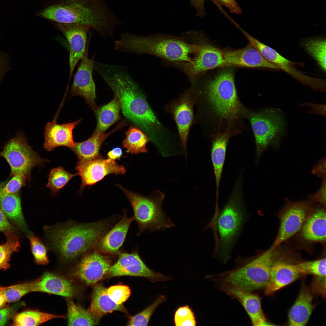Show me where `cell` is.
I'll return each mask as SVG.
<instances>
[{
    "instance_id": "obj_1",
    "label": "cell",
    "mask_w": 326,
    "mask_h": 326,
    "mask_svg": "<svg viewBox=\"0 0 326 326\" xmlns=\"http://www.w3.org/2000/svg\"><path fill=\"white\" fill-rule=\"evenodd\" d=\"M197 112L195 123L210 138L229 130L238 135L246 129L244 123L248 108L240 100L232 69L223 70L201 85H192Z\"/></svg>"
},
{
    "instance_id": "obj_2",
    "label": "cell",
    "mask_w": 326,
    "mask_h": 326,
    "mask_svg": "<svg viewBox=\"0 0 326 326\" xmlns=\"http://www.w3.org/2000/svg\"><path fill=\"white\" fill-rule=\"evenodd\" d=\"M94 69L119 101L123 114L156 142L164 138L168 128L159 120L145 96L123 66L94 61Z\"/></svg>"
},
{
    "instance_id": "obj_3",
    "label": "cell",
    "mask_w": 326,
    "mask_h": 326,
    "mask_svg": "<svg viewBox=\"0 0 326 326\" xmlns=\"http://www.w3.org/2000/svg\"><path fill=\"white\" fill-rule=\"evenodd\" d=\"M36 14L54 22L86 25L104 38L113 36L121 24L105 0H55Z\"/></svg>"
},
{
    "instance_id": "obj_4",
    "label": "cell",
    "mask_w": 326,
    "mask_h": 326,
    "mask_svg": "<svg viewBox=\"0 0 326 326\" xmlns=\"http://www.w3.org/2000/svg\"><path fill=\"white\" fill-rule=\"evenodd\" d=\"M110 219L81 223L69 221L43 228L48 249L62 259L70 261L96 247L112 224Z\"/></svg>"
},
{
    "instance_id": "obj_5",
    "label": "cell",
    "mask_w": 326,
    "mask_h": 326,
    "mask_svg": "<svg viewBox=\"0 0 326 326\" xmlns=\"http://www.w3.org/2000/svg\"><path fill=\"white\" fill-rule=\"evenodd\" d=\"M113 46L115 50L135 54L152 55L173 63L191 62L200 44L177 37L139 35L126 32L114 42Z\"/></svg>"
},
{
    "instance_id": "obj_6",
    "label": "cell",
    "mask_w": 326,
    "mask_h": 326,
    "mask_svg": "<svg viewBox=\"0 0 326 326\" xmlns=\"http://www.w3.org/2000/svg\"><path fill=\"white\" fill-rule=\"evenodd\" d=\"M241 180L238 179L227 202L221 210L216 211L214 222L210 223H214L217 234L215 252L224 262L229 258L245 220Z\"/></svg>"
},
{
    "instance_id": "obj_7",
    "label": "cell",
    "mask_w": 326,
    "mask_h": 326,
    "mask_svg": "<svg viewBox=\"0 0 326 326\" xmlns=\"http://www.w3.org/2000/svg\"><path fill=\"white\" fill-rule=\"evenodd\" d=\"M245 119L249 122L254 137L257 163L268 147H279L281 139L285 134V117L278 109H248Z\"/></svg>"
},
{
    "instance_id": "obj_8",
    "label": "cell",
    "mask_w": 326,
    "mask_h": 326,
    "mask_svg": "<svg viewBox=\"0 0 326 326\" xmlns=\"http://www.w3.org/2000/svg\"><path fill=\"white\" fill-rule=\"evenodd\" d=\"M118 186L132 206L134 220L139 228L138 234L147 230L160 231L174 226L162 209L165 195L161 192L155 190L150 196L145 197L127 190L121 185Z\"/></svg>"
},
{
    "instance_id": "obj_9",
    "label": "cell",
    "mask_w": 326,
    "mask_h": 326,
    "mask_svg": "<svg viewBox=\"0 0 326 326\" xmlns=\"http://www.w3.org/2000/svg\"><path fill=\"white\" fill-rule=\"evenodd\" d=\"M275 249L271 247L243 266L228 273L223 281L230 286L249 292L265 287L276 261Z\"/></svg>"
},
{
    "instance_id": "obj_10",
    "label": "cell",
    "mask_w": 326,
    "mask_h": 326,
    "mask_svg": "<svg viewBox=\"0 0 326 326\" xmlns=\"http://www.w3.org/2000/svg\"><path fill=\"white\" fill-rule=\"evenodd\" d=\"M0 156L3 158L11 168L10 176L21 173L30 179L32 169L41 166L49 162L41 158L28 144L24 133L18 131L9 140L0 152Z\"/></svg>"
},
{
    "instance_id": "obj_11",
    "label": "cell",
    "mask_w": 326,
    "mask_h": 326,
    "mask_svg": "<svg viewBox=\"0 0 326 326\" xmlns=\"http://www.w3.org/2000/svg\"><path fill=\"white\" fill-rule=\"evenodd\" d=\"M195 100L191 87L185 90L164 108L170 114L177 126L181 146L187 157V144L190 129L195 123L194 108Z\"/></svg>"
},
{
    "instance_id": "obj_12",
    "label": "cell",
    "mask_w": 326,
    "mask_h": 326,
    "mask_svg": "<svg viewBox=\"0 0 326 326\" xmlns=\"http://www.w3.org/2000/svg\"><path fill=\"white\" fill-rule=\"evenodd\" d=\"M173 63L188 77L192 85L205 72L227 66L223 52L213 46L203 43H200L199 49L191 62Z\"/></svg>"
},
{
    "instance_id": "obj_13",
    "label": "cell",
    "mask_w": 326,
    "mask_h": 326,
    "mask_svg": "<svg viewBox=\"0 0 326 326\" xmlns=\"http://www.w3.org/2000/svg\"><path fill=\"white\" fill-rule=\"evenodd\" d=\"M76 170L82 178L81 191L86 186L95 184L108 174H123L126 172L125 167L117 164L115 160L109 158L105 159L100 155L90 160H79Z\"/></svg>"
},
{
    "instance_id": "obj_14",
    "label": "cell",
    "mask_w": 326,
    "mask_h": 326,
    "mask_svg": "<svg viewBox=\"0 0 326 326\" xmlns=\"http://www.w3.org/2000/svg\"><path fill=\"white\" fill-rule=\"evenodd\" d=\"M106 274L110 277L123 276L142 277L153 282L171 280L170 277L151 270L137 252L121 254L117 262L110 266Z\"/></svg>"
},
{
    "instance_id": "obj_15",
    "label": "cell",
    "mask_w": 326,
    "mask_h": 326,
    "mask_svg": "<svg viewBox=\"0 0 326 326\" xmlns=\"http://www.w3.org/2000/svg\"><path fill=\"white\" fill-rule=\"evenodd\" d=\"M56 27L66 37L69 49V75L71 77L77 64L87 50L88 34L91 29L86 25L76 24L54 22Z\"/></svg>"
},
{
    "instance_id": "obj_16",
    "label": "cell",
    "mask_w": 326,
    "mask_h": 326,
    "mask_svg": "<svg viewBox=\"0 0 326 326\" xmlns=\"http://www.w3.org/2000/svg\"><path fill=\"white\" fill-rule=\"evenodd\" d=\"M111 261L97 251L85 254L77 264L74 276L87 285L95 284L101 280L109 270Z\"/></svg>"
},
{
    "instance_id": "obj_17",
    "label": "cell",
    "mask_w": 326,
    "mask_h": 326,
    "mask_svg": "<svg viewBox=\"0 0 326 326\" xmlns=\"http://www.w3.org/2000/svg\"><path fill=\"white\" fill-rule=\"evenodd\" d=\"M88 56L87 50L75 75L70 94L82 97L90 107L95 110L97 108L95 103V85L92 74L94 61L89 59Z\"/></svg>"
},
{
    "instance_id": "obj_18",
    "label": "cell",
    "mask_w": 326,
    "mask_h": 326,
    "mask_svg": "<svg viewBox=\"0 0 326 326\" xmlns=\"http://www.w3.org/2000/svg\"><path fill=\"white\" fill-rule=\"evenodd\" d=\"M282 215L277 235L272 248H276L300 229L305 220L308 205L305 202L289 203Z\"/></svg>"
},
{
    "instance_id": "obj_19",
    "label": "cell",
    "mask_w": 326,
    "mask_h": 326,
    "mask_svg": "<svg viewBox=\"0 0 326 326\" xmlns=\"http://www.w3.org/2000/svg\"><path fill=\"white\" fill-rule=\"evenodd\" d=\"M82 120L59 124L56 120L48 122L45 127L43 143L44 149L48 151L53 150L59 146H65L71 149L75 146L73 131Z\"/></svg>"
},
{
    "instance_id": "obj_20",
    "label": "cell",
    "mask_w": 326,
    "mask_h": 326,
    "mask_svg": "<svg viewBox=\"0 0 326 326\" xmlns=\"http://www.w3.org/2000/svg\"><path fill=\"white\" fill-rule=\"evenodd\" d=\"M31 292H41L71 298L77 290L69 280L62 276L46 272L39 278L30 282Z\"/></svg>"
},
{
    "instance_id": "obj_21",
    "label": "cell",
    "mask_w": 326,
    "mask_h": 326,
    "mask_svg": "<svg viewBox=\"0 0 326 326\" xmlns=\"http://www.w3.org/2000/svg\"><path fill=\"white\" fill-rule=\"evenodd\" d=\"M223 54L227 66L280 69L276 66L265 59L257 50L250 44L240 49L225 51Z\"/></svg>"
},
{
    "instance_id": "obj_22",
    "label": "cell",
    "mask_w": 326,
    "mask_h": 326,
    "mask_svg": "<svg viewBox=\"0 0 326 326\" xmlns=\"http://www.w3.org/2000/svg\"><path fill=\"white\" fill-rule=\"evenodd\" d=\"M243 33L248 40L250 44L257 50L263 57L276 66L303 84L309 80V76L297 69L293 63L280 55L273 49L261 43L245 31Z\"/></svg>"
},
{
    "instance_id": "obj_23",
    "label": "cell",
    "mask_w": 326,
    "mask_h": 326,
    "mask_svg": "<svg viewBox=\"0 0 326 326\" xmlns=\"http://www.w3.org/2000/svg\"><path fill=\"white\" fill-rule=\"evenodd\" d=\"M226 290L229 295L236 298L241 303L253 325H273L265 318L262 308L260 298L258 295L252 293L251 292L230 286L227 288Z\"/></svg>"
},
{
    "instance_id": "obj_24",
    "label": "cell",
    "mask_w": 326,
    "mask_h": 326,
    "mask_svg": "<svg viewBox=\"0 0 326 326\" xmlns=\"http://www.w3.org/2000/svg\"><path fill=\"white\" fill-rule=\"evenodd\" d=\"M237 135L233 132L225 131L210 138L211 141V157L216 181V202H218L219 189L226 151L228 142L233 136Z\"/></svg>"
},
{
    "instance_id": "obj_25",
    "label": "cell",
    "mask_w": 326,
    "mask_h": 326,
    "mask_svg": "<svg viewBox=\"0 0 326 326\" xmlns=\"http://www.w3.org/2000/svg\"><path fill=\"white\" fill-rule=\"evenodd\" d=\"M134 220L133 217H128L124 213L120 221L100 241L96 246V251L110 254H118Z\"/></svg>"
},
{
    "instance_id": "obj_26",
    "label": "cell",
    "mask_w": 326,
    "mask_h": 326,
    "mask_svg": "<svg viewBox=\"0 0 326 326\" xmlns=\"http://www.w3.org/2000/svg\"><path fill=\"white\" fill-rule=\"evenodd\" d=\"M300 274L296 271L294 264L281 260H276L271 268L265 287V294H273L296 280Z\"/></svg>"
},
{
    "instance_id": "obj_27",
    "label": "cell",
    "mask_w": 326,
    "mask_h": 326,
    "mask_svg": "<svg viewBox=\"0 0 326 326\" xmlns=\"http://www.w3.org/2000/svg\"><path fill=\"white\" fill-rule=\"evenodd\" d=\"M312 292L304 284L299 294L288 314V324L290 326L306 325L313 310Z\"/></svg>"
},
{
    "instance_id": "obj_28",
    "label": "cell",
    "mask_w": 326,
    "mask_h": 326,
    "mask_svg": "<svg viewBox=\"0 0 326 326\" xmlns=\"http://www.w3.org/2000/svg\"><path fill=\"white\" fill-rule=\"evenodd\" d=\"M88 310L99 319L114 311L126 312L122 305H117L110 299L107 294V289L99 284L96 285L94 287L91 303Z\"/></svg>"
},
{
    "instance_id": "obj_29",
    "label": "cell",
    "mask_w": 326,
    "mask_h": 326,
    "mask_svg": "<svg viewBox=\"0 0 326 326\" xmlns=\"http://www.w3.org/2000/svg\"><path fill=\"white\" fill-rule=\"evenodd\" d=\"M126 125L123 121L110 132L107 133L93 134L87 140L81 142H75V146L72 150L79 160H89L93 159L99 155L101 147L105 140L110 135L120 130Z\"/></svg>"
},
{
    "instance_id": "obj_30",
    "label": "cell",
    "mask_w": 326,
    "mask_h": 326,
    "mask_svg": "<svg viewBox=\"0 0 326 326\" xmlns=\"http://www.w3.org/2000/svg\"><path fill=\"white\" fill-rule=\"evenodd\" d=\"M326 212L323 208L317 209L305 221L302 230L305 239L315 241L326 240Z\"/></svg>"
},
{
    "instance_id": "obj_31",
    "label": "cell",
    "mask_w": 326,
    "mask_h": 326,
    "mask_svg": "<svg viewBox=\"0 0 326 326\" xmlns=\"http://www.w3.org/2000/svg\"><path fill=\"white\" fill-rule=\"evenodd\" d=\"M0 209L8 219L28 235L29 233L22 211L19 192L3 197L0 201Z\"/></svg>"
},
{
    "instance_id": "obj_32",
    "label": "cell",
    "mask_w": 326,
    "mask_h": 326,
    "mask_svg": "<svg viewBox=\"0 0 326 326\" xmlns=\"http://www.w3.org/2000/svg\"><path fill=\"white\" fill-rule=\"evenodd\" d=\"M120 103L115 97L110 102L95 110L97 123L93 134L104 133L120 118Z\"/></svg>"
},
{
    "instance_id": "obj_33",
    "label": "cell",
    "mask_w": 326,
    "mask_h": 326,
    "mask_svg": "<svg viewBox=\"0 0 326 326\" xmlns=\"http://www.w3.org/2000/svg\"><path fill=\"white\" fill-rule=\"evenodd\" d=\"M67 303L68 325L94 326L98 323L99 319L88 310L69 299L67 300Z\"/></svg>"
},
{
    "instance_id": "obj_34",
    "label": "cell",
    "mask_w": 326,
    "mask_h": 326,
    "mask_svg": "<svg viewBox=\"0 0 326 326\" xmlns=\"http://www.w3.org/2000/svg\"><path fill=\"white\" fill-rule=\"evenodd\" d=\"M126 137L123 141V147L131 153H147V144L150 141L147 135L139 128L130 127L125 132Z\"/></svg>"
},
{
    "instance_id": "obj_35",
    "label": "cell",
    "mask_w": 326,
    "mask_h": 326,
    "mask_svg": "<svg viewBox=\"0 0 326 326\" xmlns=\"http://www.w3.org/2000/svg\"><path fill=\"white\" fill-rule=\"evenodd\" d=\"M55 318H65V317L37 310L26 311L16 315L14 324L15 326H38Z\"/></svg>"
},
{
    "instance_id": "obj_36",
    "label": "cell",
    "mask_w": 326,
    "mask_h": 326,
    "mask_svg": "<svg viewBox=\"0 0 326 326\" xmlns=\"http://www.w3.org/2000/svg\"><path fill=\"white\" fill-rule=\"evenodd\" d=\"M6 235V242L0 245V270H6L10 267L11 255L18 251L20 247L19 239L15 234Z\"/></svg>"
},
{
    "instance_id": "obj_37",
    "label": "cell",
    "mask_w": 326,
    "mask_h": 326,
    "mask_svg": "<svg viewBox=\"0 0 326 326\" xmlns=\"http://www.w3.org/2000/svg\"><path fill=\"white\" fill-rule=\"evenodd\" d=\"M326 40L312 38L304 44L305 49L324 71H326Z\"/></svg>"
},
{
    "instance_id": "obj_38",
    "label": "cell",
    "mask_w": 326,
    "mask_h": 326,
    "mask_svg": "<svg viewBox=\"0 0 326 326\" xmlns=\"http://www.w3.org/2000/svg\"><path fill=\"white\" fill-rule=\"evenodd\" d=\"M78 174V173H70L61 167L53 168L51 170L49 175L47 187L53 193H55Z\"/></svg>"
},
{
    "instance_id": "obj_39",
    "label": "cell",
    "mask_w": 326,
    "mask_h": 326,
    "mask_svg": "<svg viewBox=\"0 0 326 326\" xmlns=\"http://www.w3.org/2000/svg\"><path fill=\"white\" fill-rule=\"evenodd\" d=\"M166 300L164 295H159L155 301L142 311L131 317L128 326H147L150 318L156 308Z\"/></svg>"
},
{
    "instance_id": "obj_40",
    "label": "cell",
    "mask_w": 326,
    "mask_h": 326,
    "mask_svg": "<svg viewBox=\"0 0 326 326\" xmlns=\"http://www.w3.org/2000/svg\"><path fill=\"white\" fill-rule=\"evenodd\" d=\"M30 245L31 251L34 261L39 265L48 264L49 260L47 254L48 248L37 237L33 234L28 235Z\"/></svg>"
},
{
    "instance_id": "obj_41",
    "label": "cell",
    "mask_w": 326,
    "mask_h": 326,
    "mask_svg": "<svg viewBox=\"0 0 326 326\" xmlns=\"http://www.w3.org/2000/svg\"><path fill=\"white\" fill-rule=\"evenodd\" d=\"M294 265L296 271L300 274L326 276L325 258L302 262Z\"/></svg>"
},
{
    "instance_id": "obj_42",
    "label": "cell",
    "mask_w": 326,
    "mask_h": 326,
    "mask_svg": "<svg viewBox=\"0 0 326 326\" xmlns=\"http://www.w3.org/2000/svg\"><path fill=\"white\" fill-rule=\"evenodd\" d=\"M11 177V178L7 182L0 184V201L6 196L18 192L25 185L27 180H29L26 176L21 173Z\"/></svg>"
},
{
    "instance_id": "obj_43",
    "label": "cell",
    "mask_w": 326,
    "mask_h": 326,
    "mask_svg": "<svg viewBox=\"0 0 326 326\" xmlns=\"http://www.w3.org/2000/svg\"><path fill=\"white\" fill-rule=\"evenodd\" d=\"M3 290L7 302H15L24 295L31 292L30 282L12 286Z\"/></svg>"
},
{
    "instance_id": "obj_44",
    "label": "cell",
    "mask_w": 326,
    "mask_h": 326,
    "mask_svg": "<svg viewBox=\"0 0 326 326\" xmlns=\"http://www.w3.org/2000/svg\"><path fill=\"white\" fill-rule=\"evenodd\" d=\"M174 321L176 326H195L196 323L194 313L189 306L179 307L176 311Z\"/></svg>"
},
{
    "instance_id": "obj_45",
    "label": "cell",
    "mask_w": 326,
    "mask_h": 326,
    "mask_svg": "<svg viewBox=\"0 0 326 326\" xmlns=\"http://www.w3.org/2000/svg\"><path fill=\"white\" fill-rule=\"evenodd\" d=\"M107 292L110 299L118 305H121L129 298L131 290L126 285H118L112 286L107 289Z\"/></svg>"
},
{
    "instance_id": "obj_46",
    "label": "cell",
    "mask_w": 326,
    "mask_h": 326,
    "mask_svg": "<svg viewBox=\"0 0 326 326\" xmlns=\"http://www.w3.org/2000/svg\"><path fill=\"white\" fill-rule=\"evenodd\" d=\"M311 291L313 293L325 296L326 276H315L311 285Z\"/></svg>"
},
{
    "instance_id": "obj_47",
    "label": "cell",
    "mask_w": 326,
    "mask_h": 326,
    "mask_svg": "<svg viewBox=\"0 0 326 326\" xmlns=\"http://www.w3.org/2000/svg\"><path fill=\"white\" fill-rule=\"evenodd\" d=\"M326 178L322 179L319 189L315 193L308 196L311 200L320 203L324 206L326 205Z\"/></svg>"
},
{
    "instance_id": "obj_48",
    "label": "cell",
    "mask_w": 326,
    "mask_h": 326,
    "mask_svg": "<svg viewBox=\"0 0 326 326\" xmlns=\"http://www.w3.org/2000/svg\"><path fill=\"white\" fill-rule=\"evenodd\" d=\"M16 229L9 222L8 219L0 209V232L5 235L15 234Z\"/></svg>"
},
{
    "instance_id": "obj_49",
    "label": "cell",
    "mask_w": 326,
    "mask_h": 326,
    "mask_svg": "<svg viewBox=\"0 0 326 326\" xmlns=\"http://www.w3.org/2000/svg\"><path fill=\"white\" fill-rule=\"evenodd\" d=\"M312 174L322 179L326 178V158L323 157L314 165L312 170Z\"/></svg>"
},
{
    "instance_id": "obj_50",
    "label": "cell",
    "mask_w": 326,
    "mask_h": 326,
    "mask_svg": "<svg viewBox=\"0 0 326 326\" xmlns=\"http://www.w3.org/2000/svg\"><path fill=\"white\" fill-rule=\"evenodd\" d=\"M218 7L221 10H222L221 5L218 0H210ZM191 5L195 8L197 14L200 17H203L206 14L204 6V0H190Z\"/></svg>"
},
{
    "instance_id": "obj_51",
    "label": "cell",
    "mask_w": 326,
    "mask_h": 326,
    "mask_svg": "<svg viewBox=\"0 0 326 326\" xmlns=\"http://www.w3.org/2000/svg\"><path fill=\"white\" fill-rule=\"evenodd\" d=\"M302 106H307L310 108V110L308 113L311 114H317L321 115L325 117V104H320L311 103H305L301 105Z\"/></svg>"
},
{
    "instance_id": "obj_52",
    "label": "cell",
    "mask_w": 326,
    "mask_h": 326,
    "mask_svg": "<svg viewBox=\"0 0 326 326\" xmlns=\"http://www.w3.org/2000/svg\"><path fill=\"white\" fill-rule=\"evenodd\" d=\"M221 5L227 8L231 13L240 14L241 9L236 0H218Z\"/></svg>"
},
{
    "instance_id": "obj_53",
    "label": "cell",
    "mask_w": 326,
    "mask_h": 326,
    "mask_svg": "<svg viewBox=\"0 0 326 326\" xmlns=\"http://www.w3.org/2000/svg\"><path fill=\"white\" fill-rule=\"evenodd\" d=\"M8 59L5 53H0V84L8 68Z\"/></svg>"
},
{
    "instance_id": "obj_54",
    "label": "cell",
    "mask_w": 326,
    "mask_h": 326,
    "mask_svg": "<svg viewBox=\"0 0 326 326\" xmlns=\"http://www.w3.org/2000/svg\"><path fill=\"white\" fill-rule=\"evenodd\" d=\"M10 312L8 308H0V326L5 325L8 321Z\"/></svg>"
},
{
    "instance_id": "obj_55",
    "label": "cell",
    "mask_w": 326,
    "mask_h": 326,
    "mask_svg": "<svg viewBox=\"0 0 326 326\" xmlns=\"http://www.w3.org/2000/svg\"><path fill=\"white\" fill-rule=\"evenodd\" d=\"M122 155V149L120 147H116L110 151L107 154L109 158L112 160L119 158Z\"/></svg>"
},
{
    "instance_id": "obj_56",
    "label": "cell",
    "mask_w": 326,
    "mask_h": 326,
    "mask_svg": "<svg viewBox=\"0 0 326 326\" xmlns=\"http://www.w3.org/2000/svg\"><path fill=\"white\" fill-rule=\"evenodd\" d=\"M7 302L6 299L3 289L0 290V308Z\"/></svg>"
},
{
    "instance_id": "obj_57",
    "label": "cell",
    "mask_w": 326,
    "mask_h": 326,
    "mask_svg": "<svg viewBox=\"0 0 326 326\" xmlns=\"http://www.w3.org/2000/svg\"><path fill=\"white\" fill-rule=\"evenodd\" d=\"M178 139H179V137H178ZM176 142H175V143H176ZM172 147H171V148H169V149H171V148H172Z\"/></svg>"
}]
</instances>
